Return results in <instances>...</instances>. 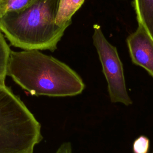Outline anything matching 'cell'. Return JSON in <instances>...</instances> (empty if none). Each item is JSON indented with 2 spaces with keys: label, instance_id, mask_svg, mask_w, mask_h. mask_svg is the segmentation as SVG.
I'll return each instance as SVG.
<instances>
[{
  "label": "cell",
  "instance_id": "1",
  "mask_svg": "<svg viewBox=\"0 0 153 153\" xmlns=\"http://www.w3.org/2000/svg\"><path fill=\"white\" fill-rule=\"evenodd\" d=\"M7 75L33 96H74L85 84L81 76L65 63L39 50L11 51Z\"/></svg>",
  "mask_w": 153,
  "mask_h": 153
},
{
  "label": "cell",
  "instance_id": "2",
  "mask_svg": "<svg viewBox=\"0 0 153 153\" xmlns=\"http://www.w3.org/2000/svg\"><path fill=\"white\" fill-rule=\"evenodd\" d=\"M60 0H39L24 10L0 16V30L24 50L54 51L67 26L56 23Z\"/></svg>",
  "mask_w": 153,
  "mask_h": 153
},
{
  "label": "cell",
  "instance_id": "3",
  "mask_svg": "<svg viewBox=\"0 0 153 153\" xmlns=\"http://www.w3.org/2000/svg\"><path fill=\"white\" fill-rule=\"evenodd\" d=\"M93 29V44L108 84L111 102L129 106L132 100L127 91L123 66L117 50L107 40L99 25H94Z\"/></svg>",
  "mask_w": 153,
  "mask_h": 153
},
{
  "label": "cell",
  "instance_id": "4",
  "mask_svg": "<svg viewBox=\"0 0 153 153\" xmlns=\"http://www.w3.org/2000/svg\"><path fill=\"white\" fill-rule=\"evenodd\" d=\"M127 44L132 62L153 77V40L141 24L127 37Z\"/></svg>",
  "mask_w": 153,
  "mask_h": 153
},
{
  "label": "cell",
  "instance_id": "5",
  "mask_svg": "<svg viewBox=\"0 0 153 153\" xmlns=\"http://www.w3.org/2000/svg\"><path fill=\"white\" fill-rule=\"evenodd\" d=\"M133 4L138 23L153 40V0H134Z\"/></svg>",
  "mask_w": 153,
  "mask_h": 153
},
{
  "label": "cell",
  "instance_id": "6",
  "mask_svg": "<svg viewBox=\"0 0 153 153\" xmlns=\"http://www.w3.org/2000/svg\"><path fill=\"white\" fill-rule=\"evenodd\" d=\"M84 0H60L56 17V23L60 26L68 27L71 18L82 5Z\"/></svg>",
  "mask_w": 153,
  "mask_h": 153
},
{
  "label": "cell",
  "instance_id": "7",
  "mask_svg": "<svg viewBox=\"0 0 153 153\" xmlns=\"http://www.w3.org/2000/svg\"><path fill=\"white\" fill-rule=\"evenodd\" d=\"M11 51L3 33L0 30V85H5V80L7 76V68Z\"/></svg>",
  "mask_w": 153,
  "mask_h": 153
},
{
  "label": "cell",
  "instance_id": "8",
  "mask_svg": "<svg viewBox=\"0 0 153 153\" xmlns=\"http://www.w3.org/2000/svg\"><path fill=\"white\" fill-rule=\"evenodd\" d=\"M39 0H0V16L5 14L24 10Z\"/></svg>",
  "mask_w": 153,
  "mask_h": 153
},
{
  "label": "cell",
  "instance_id": "9",
  "mask_svg": "<svg viewBox=\"0 0 153 153\" xmlns=\"http://www.w3.org/2000/svg\"><path fill=\"white\" fill-rule=\"evenodd\" d=\"M149 148V140L145 136H140L133 142V153H148Z\"/></svg>",
  "mask_w": 153,
  "mask_h": 153
},
{
  "label": "cell",
  "instance_id": "10",
  "mask_svg": "<svg viewBox=\"0 0 153 153\" xmlns=\"http://www.w3.org/2000/svg\"><path fill=\"white\" fill-rule=\"evenodd\" d=\"M54 153H72L71 143L69 142H63Z\"/></svg>",
  "mask_w": 153,
  "mask_h": 153
}]
</instances>
